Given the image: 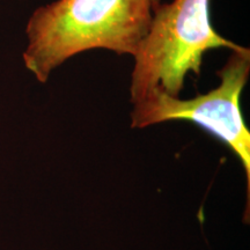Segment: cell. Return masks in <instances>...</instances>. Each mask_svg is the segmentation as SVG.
Returning <instances> with one entry per match:
<instances>
[{
	"instance_id": "4",
	"label": "cell",
	"mask_w": 250,
	"mask_h": 250,
	"mask_svg": "<svg viewBox=\"0 0 250 250\" xmlns=\"http://www.w3.org/2000/svg\"><path fill=\"white\" fill-rule=\"evenodd\" d=\"M153 2V9H154L159 4H161V0H152Z\"/></svg>"
},
{
	"instance_id": "3",
	"label": "cell",
	"mask_w": 250,
	"mask_h": 250,
	"mask_svg": "<svg viewBox=\"0 0 250 250\" xmlns=\"http://www.w3.org/2000/svg\"><path fill=\"white\" fill-rule=\"evenodd\" d=\"M220 85L190 100H180L154 88L133 103L131 127L144 129L159 123L186 121L198 125L223 142L240 159L247 177V223L250 197V132L245 123L240 99L250 76V50L232 51L226 64L217 72Z\"/></svg>"
},
{
	"instance_id": "2",
	"label": "cell",
	"mask_w": 250,
	"mask_h": 250,
	"mask_svg": "<svg viewBox=\"0 0 250 250\" xmlns=\"http://www.w3.org/2000/svg\"><path fill=\"white\" fill-rule=\"evenodd\" d=\"M211 0H173L152 11L146 36L133 55L131 102L159 88L179 98L188 73L201 76L203 57L212 49L241 48L213 29Z\"/></svg>"
},
{
	"instance_id": "1",
	"label": "cell",
	"mask_w": 250,
	"mask_h": 250,
	"mask_svg": "<svg viewBox=\"0 0 250 250\" xmlns=\"http://www.w3.org/2000/svg\"><path fill=\"white\" fill-rule=\"evenodd\" d=\"M152 0H56L27 24L23 62L40 83L78 54L92 49L136 54L152 20Z\"/></svg>"
}]
</instances>
